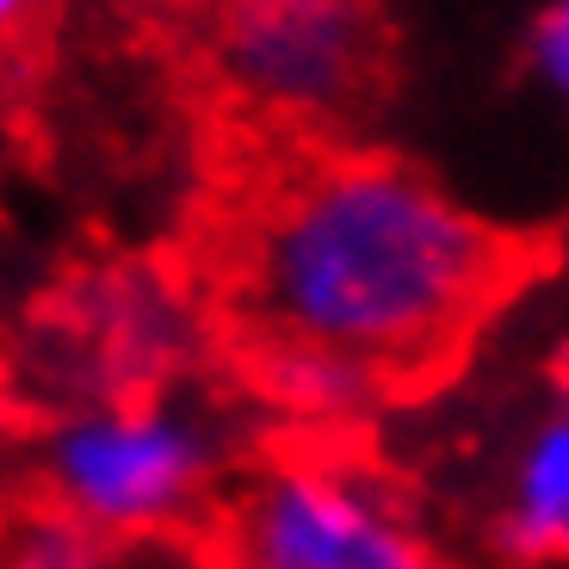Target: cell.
<instances>
[{"mask_svg":"<svg viewBox=\"0 0 569 569\" xmlns=\"http://www.w3.org/2000/svg\"><path fill=\"white\" fill-rule=\"evenodd\" d=\"M496 551L513 569H545L569 551V415L551 409L527 433L496 513Z\"/></svg>","mask_w":569,"mask_h":569,"instance_id":"obj_5","label":"cell"},{"mask_svg":"<svg viewBox=\"0 0 569 569\" xmlns=\"http://www.w3.org/2000/svg\"><path fill=\"white\" fill-rule=\"evenodd\" d=\"M527 69H532V81H539L551 100H563V93H569V0H551V7L532 19V31H527Z\"/></svg>","mask_w":569,"mask_h":569,"instance_id":"obj_7","label":"cell"},{"mask_svg":"<svg viewBox=\"0 0 569 569\" xmlns=\"http://www.w3.org/2000/svg\"><path fill=\"white\" fill-rule=\"evenodd\" d=\"M0 532H7V501H0Z\"/></svg>","mask_w":569,"mask_h":569,"instance_id":"obj_9","label":"cell"},{"mask_svg":"<svg viewBox=\"0 0 569 569\" xmlns=\"http://www.w3.org/2000/svg\"><path fill=\"white\" fill-rule=\"evenodd\" d=\"M0 569H100V539L62 520L57 508L19 513L0 532Z\"/></svg>","mask_w":569,"mask_h":569,"instance_id":"obj_6","label":"cell"},{"mask_svg":"<svg viewBox=\"0 0 569 569\" xmlns=\"http://www.w3.org/2000/svg\"><path fill=\"white\" fill-rule=\"evenodd\" d=\"M26 7H31V0H0V31H13L19 19H26Z\"/></svg>","mask_w":569,"mask_h":569,"instance_id":"obj_8","label":"cell"},{"mask_svg":"<svg viewBox=\"0 0 569 569\" xmlns=\"http://www.w3.org/2000/svg\"><path fill=\"white\" fill-rule=\"evenodd\" d=\"M229 569H452L385 483L341 458L291 452L223 508Z\"/></svg>","mask_w":569,"mask_h":569,"instance_id":"obj_3","label":"cell"},{"mask_svg":"<svg viewBox=\"0 0 569 569\" xmlns=\"http://www.w3.org/2000/svg\"><path fill=\"white\" fill-rule=\"evenodd\" d=\"M223 69L248 100L291 118H347L390 74V31L371 0H236Z\"/></svg>","mask_w":569,"mask_h":569,"instance_id":"obj_4","label":"cell"},{"mask_svg":"<svg viewBox=\"0 0 569 569\" xmlns=\"http://www.w3.org/2000/svg\"><path fill=\"white\" fill-rule=\"evenodd\" d=\"M539 272V248L390 156H316L229 242L248 347H303L390 397L440 385Z\"/></svg>","mask_w":569,"mask_h":569,"instance_id":"obj_1","label":"cell"},{"mask_svg":"<svg viewBox=\"0 0 569 569\" xmlns=\"http://www.w3.org/2000/svg\"><path fill=\"white\" fill-rule=\"evenodd\" d=\"M217 446L211 421L173 402H118L62 421L43 440V496L93 539H156L186 527L211 501Z\"/></svg>","mask_w":569,"mask_h":569,"instance_id":"obj_2","label":"cell"}]
</instances>
